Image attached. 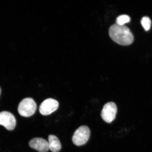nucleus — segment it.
<instances>
[{"instance_id":"f257e3e1","label":"nucleus","mask_w":152,"mask_h":152,"mask_svg":"<svg viewBox=\"0 0 152 152\" xmlns=\"http://www.w3.org/2000/svg\"><path fill=\"white\" fill-rule=\"evenodd\" d=\"M109 36L113 40L119 45L126 46L132 44L134 37L129 28L116 23L109 28Z\"/></svg>"},{"instance_id":"f03ea898","label":"nucleus","mask_w":152,"mask_h":152,"mask_svg":"<svg viewBox=\"0 0 152 152\" xmlns=\"http://www.w3.org/2000/svg\"><path fill=\"white\" fill-rule=\"evenodd\" d=\"M37 109V104L33 99L27 98L22 100L19 104L18 111L22 117H28L35 113Z\"/></svg>"},{"instance_id":"7ed1b4c3","label":"nucleus","mask_w":152,"mask_h":152,"mask_svg":"<svg viewBox=\"0 0 152 152\" xmlns=\"http://www.w3.org/2000/svg\"><path fill=\"white\" fill-rule=\"evenodd\" d=\"M90 130L86 126L80 127L75 131L72 137V140L75 145L80 146L88 142L90 136Z\"/></svg>"},{"instance_id":"20e7f679","label":"nucleus","mask_w":152,"mask_h":152,"mask_svg":"<svg viewBox=\"0 0 152 152\" xmlns=\"http://www.w3.org/2000/svg\"><path fill=\"white\" fill-rule=\"evenodd\" d=\"M117 111V107L115 103L113 102H109L104 106L101 115L105 122L111 123L115 119Z\"/></svg>"},{"instance_id":"39448f33","label":"nucleus","mask_w":152,"mask_h":152,"mask_svg":"<svg viewBox=\"0 0 152 152\" xmlns=\"http://www.w3.org/2000/svg\"><path fill=\"white\" fill-rule=\"evenodd\" d=\"M58 106L59 103L56 100L52 98L47 99L40 105L39 112L42 115H48L56 111Z\"/></svg>"},{"instance_id":"423d86ee","label":"nucleus","mask_w":152,"mask_h":152,"mask_svg":"<svg viewBox=\"0 0 152 152\" xmlns=\"http://www.w3.org/2000/svg\"><path fill=\"white\" fill-rule=\"evenodd\" d=\"M16 118L12 113L7 111L0 113V125H2L7 130H14L16 126Z\"/></svg>"},{"instance_id":"0eeeda50","label":"nucleus","mask_w":152,"mask_h":152,"mask_svg":"<svg viewBox=\"0 0 152 152\" xmlns=\"http://www.w3.org/2000/svg\"><path fill=\"white\" fill-rule=\"evenodd\" d=\"M29 145L39 152H47L49 150L48 142L41 138H35L30 140Z\"/></svg>"},{"instance_id":"6e6552de","label":"nucleus","mask_w":152,"mask_h":152,"mask_svg":"<svg viewBox=\"0 0 152 152\" xmlns=\"http://www.w3.org/2000/svg\"><path fill=\"white\" fill-rule=\"evenodd\" d=\"M49 149L52 152H58L61 149V143L58 137L54 135L48 136Z\"/></svg>"},{"instance_id":"1a4fd4ad","label":"nucleus","mask_w":152,"mask_h":152,"mask_svg":"<svg viewBox=\"0 0 152 152\" xmlns=\"http://www.w3.org/2000/svg\"><path fill=\"white\" fill-rule=\"evenodd\" d=\"M130 17L127 15H121L118 17L116 19V24L120 26H124L125 24L130 22Z\"/></svg>"},{"instance_id":"9d476101","label":"nucleus","mask_w":152,"mask_h":152,"mask_svg":"<svg viewBox=\"0 0 152 152\" xmlns=\"http://www.w3.org/2000/svg\"><path fill=\"white\" fill-rule=\"evenodd\" d=\"M141 24L145 31H148L151 29V22L149 17H143L141 20Z\"/></svg>"},{"instance_id":"9b49d317","label":"nucleus","mask_w":152,"mask_h":152,"mask_svg":"<svg viewBox=\"0 0 152 152\" xmlns=\"http://www.w3.org/2000/svg\"><path fill=\"white\" fill-rule=\"evenodd\" d=\"M1 88H0V95H1Z\"/></svg>"}]
</instances>
